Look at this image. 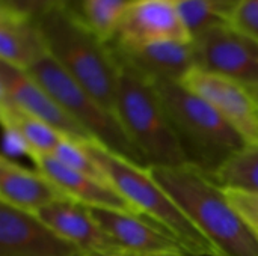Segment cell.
Listing matches in <instances>:
<instances>
[{
    "label": "cell",
    "mask_w": 258,
    "mask_h": 256,
    "mask_svg": "<svg viewBox=\"0 0 258 256\" xmlns=\"http://www.w3.org/2000/svg\"><path fill=\"white\" fill-rule=\"evenodd\" d=\"M116 59L119 74L115 113L133 145L150 167L190 164L151 80L118 56Z\"/></svg>",
    "instance_id": "obj_5"
},
{
    "label": "cell",
    "mask_w": 258,
    "mask_h": 256,
    "mask_svg": "<svg viewBox=\"0 0 258 256\" xmlns=\"http://www.w3.org/2000/svg\"><path fill=\"white\" fill-rule=\"evenodd\" d=\"M219 187L258 193V146H246L207 175Z\"/></svg>",
    "instance_id": "obj_20"
},
{
    "label": "cell",
    "mask_w": 258,
    "mask_h": 256,
    "mask_svg": "<svg viewBox=\"0 0 258 256\" xmlns=\"http://www.w3.org/2000/svg\"><path fill=\"white\" fill-rule=\"evenodd\" d=\"M172 2H175V3H178V2H184V0H172Z\"/></svg>",
    "instance_id": "obj_27"
},
{
    "label": "cell",
    "mask_w": 258,
    "mask_h": 256,
    "mask_svg": "<svg viewBox=\"0 0 258 256\" xmlns=\"http://www.w3.org/2000/svg\"><path fill=\"white\" fill-rule=\"evenodd\" d=\"M51 155L73 170H77V172L92 177L95 180L109 183L107 178L104 177L103 170L100 169V166L94 161V158L89 155L85 145L80 142H76L71 139H63Z\"/></svg>",
    "instance_id": "obj_22"
},
{
    "label": "cell",
    "mask_w": 258,
    "mask_h": 256,
    "mask_svg": "<svg viewBox=\"0 0 258 256\" xmlns=\"http://www.w3.org/2000/svg\"><path fill=\"white\" fill-rule=\"evenodd\" d=\"M150 80L163 103L190 164L210 175L234 154L246 148L239 133L204 98L180 81Z\"/></svg>",
    "instance_id": "obj_3"
},
{
    "label": "cell",
    "mask_w": 258,
    "mask_h": 256,
    "mask_svg": "<svg viewBox=\"0 0 258 256\" xmlns=\"http://www.w3.org/2000/svg\"><path fill=\"white\" fill-rule=\"evenodd\" d=\"M48 54L115 116L119 63L110 44L92 33L65 5L38 20Z\"/></svg>",
    "instance_id": "obj_2"
},
{
    "label": "cell",
    "mask_w": 258,
    "mask_h": 256,
    "mask_svg": "<svg viewBox=\"0 0 258 256\" xmlns=\"http://www.w3.org/2000/svg\"><path fill=\"white\" fill-rule=\"evenodd\" d=\"M60 237L77 246L85 255L128 253L92 216L91 208L74 201H59L38 213Z\"/></svg>",
    "instance_id": "obj_13"
},
{
    "label": "cell",
    "mask_w": 258,
    "mask_h": 256,
    "mask_svg": "<svg viewBox=\"0 0 258 256\" xmlns=\"http://www.w3.org/2000/svg\"><path fill=\"white\" fill-rule=\"evenodd\" d=\"M27 72L95 143L128 161L150 167L144 155L130 140L119 119L83 89L50 54L38 60Z\"/></svg>",
    "instance_id": "obj_6"
},
{
    "label": "cell",
    "mask_w": 258,
    "mask_h": 256,
    "mask_svg": "<svg viewBox=\"0 0 258 256\" xmlns=\"http://www.w3.org/2000/svg\"><path fill=\"white\" fill-rule=\"evenodd\" d=\"M0 256H85L38 214L0 202Z\"/></svg>",
    "instance_id": "obj_10"
},
{
    "label": "cell",
    "mask_w": 258,
    "mask_h": 256,
    "mask_svg": "<svg viewBox=\"0 0 258 256\" xmlns=\"http://www.w3.org/2000/svg\"><path fill=\"white\" fill-rule=\"evenodd\" d=\"M2 131H3L2 157L14 160V161L18 157H29L32 161L33 151H32L30 145L27 143V140L23 137V134L17 128H14L12 125H8V124H2Z\"/></svg>",
    "instance_id": "obj_25"
},
{
    "label": "cell",
    "mask_w": 258,
    "mask_h": 256,
    "mask_svg": "<svg viewBox=\"0 0 258 256\" xmlns=\"http://www.w3.org/2000/svg\"><path fill=\"white\" fill-rule=\"evenodd\" d=\"M47 54L38 20L0 6V60L29 71Z\"/></svg>",
    "instance_id": "obj_17"
},
{
    "label": "cell",
    "mask_w": 258,
    "mask_h": 256,
    "mask_svg": "<svg viewBox=\"0 0 258 256\" xmlns=\"http://www.w3.org/2000/svg\"><path fill=\"white\" fill-rule=\"evenodd\" d=\"M32 163L35 164V169L44 174L70 201L88 208L116 210L138 214L132 204L113 186L73 170L53 155L36 154L32 158Z\"/></svg>",
    "instance_id": "obj_14"
},
{
    "label": "cell",
    "mask_w": 258,
    "mask_h": 256,
    "mask_svg": "<svg viewBox=\"0 0 258 256\" xmlns=\"http://www.w3.org/2000/svg\"><path fill=\"white\" fill-rule=\"evenodd\" d=\"M0 121L2 124L12 125L23 134L33 151V157L36 154L51 155L59 143L67 139L45 122L6 103H0Z\"/></svg>",
    "instance_id": "obj_19"
},
{
    "label": "cell",
    "mask_w": 258,
    "mask_h": 256,
    "mask_svg": "<svg viewBox=\"0 0 258 256\" xmlns=\"http://www.w3.org/2000/svg\"><path fill=\"white\" fill-rule=\"evenodd\" d=\"M0 103L15 106L45 122L63 137L89 143L91 136L54 101V98L27 72L0 60ZM95 143V142H94Z\"/></svg>",
    "instance_id": "obj_9"
},
{
    "label": "cell",
    "mask_w": 258,
    "mask_h": 256,
    "mask_svg": "<svg viewBox=\"0 0 258 256\" xmlns=\"http://www.w3.org/2000/svg\"><path fill=\"white\" fill-rule=\"evenodd\" d=\"M159 41H194L177 3L172 0H130L110 44L139 45Z\"/></svg>",
    "instance_id": "obj_11"
},
{
    "label": "cell",
    "mask_w": 258,
    "mask_h": 256,
    "mask_svg": "<svg viewBox=\"0 0 258 256\" xmlns=\"http://www.w3.org/2000/svg\"><path fill=\"white\" fill-rule=\"evenodd\" d=\"M228 26L258 42V0H239Z\"/></svg>",
    "instance_id": "obj_24"
},
{
    "label": "cell",
    "mask_w": 258,
    "mask_h": 256,
    "mask_svg": "<svg viewBox=\"0 0 258 256\" xmlns=\"http://www.w3.org/2000/svg\"><path fill=\"white\" fill-rule=\"evenodd\" d=\"M115 54L150 78H181L197 66L194 41H159L139 45L110 44Z\"/></svg>",
    "instance_id": "obj_15"
},
{
    "label": "cell",
    "mask_w": 258,
    "mask_h": 256,
    "mask_svg": "<svg viewBox=\"0 0 258 256\" xmlns=\"http://www.w3.org/2000/svg\"><path fill=\"white\" fill-rule=\"evenodd\" d=\"M180 83L210 103L246 146H258V88L198 66Z\"/></svg>",
    "instance_id": "obj_7"
},
{
    "label": "cell",
    "mask_w": 258,
    "mask_h": 256,
    "mask_svg": "<svg viewBox=\"0 0 258 256\" xmlns=\"http://www.w3.org/2000/svg\"><path fill=\"white\" fill-rule=\"evenodd\" d=\"M67 198L39 170H30L14 160L0 157V202L38 214Z\"/></svg>",
    "instance_id": "obj_16"
},
{
    "label": "cell",
    "mask_w": 258,
    "mask_h": 256,
    "mask_svg": "<svg viewBox=\"0 0 258 256\" xmlns=\"http://www.w3.org/2000/svg\"><path fill=\"white\" fill-rule=\"evenodd\" d=\"M85 256H139V255H133V253H125V255H85Z\"/></svg>",
    "instance_id": "obj_26"
},
{
    "label": "cell",
    "mask_w": 258,
    "mask_h": 256,
    "mask_svg": "<svg viewBox=\"0 0 258 256\" xmlns=\"http://www.w3.org/2000/svg\"><path fill=\"white\" fill-rule=\"evenodd\" d=\"M130 0H67L65 6L101 41L110 44Z\"/></svg>",
    "instance_id": "obj_18"
},
{
    "label": "cell",
    "mask_w": 258,
    "mask_h": 256,
    "mask_svg": "<svg viewBox=\"0 0 258 256\" xmlns=\"http://www.w3.org/2000/svg\"><path fill=\"white\" fill-rule=\"evenodd\" d=\"M195 63L258 88V42L228 24L213 26L194 38Z\"/></svg>",
    "instance_id": "obj_8"
},
{
    "label": "cell",
    "mask_w": 258,
    "mask_h": 256,
    "mask_svg": "<svg viewBox=\"0 0 258 256\" xmlns=\"http://www.w3.org/2000/svg\"><path fill=\"white\" fill-rule=\"evenodd\" d=\"M148 169L221 256H258V240L230 205L222 187L201 169L194 164Z\"/></svg>",
    "instance_id": "obj_1"
},
{
    "label": "cell",
    "mask_w": 258,
    "mask_h": 256,
    "mask_svg": "<svg viewBox=\"0 0 258 256\" xmlns=\"http://www.w3.org/2000/svg\"><path fill=\"white\" fill-rule=\"evenodd\" d=\"M239 0H184L178 2V12L192 38L204 30L228 24Z\"/></svg>",
    "instance_id": "obj_21"
},
{
    "label": "cell",
    "mask_w": 258,
    "mask_h": 256,
    "mask_svg": "<svg viewBox=\"0 0 258 256\" xmlns=\"http://www.w3.org/2000/svg\"><path fill=\"white\" fill-rule=\"evenodd\" d=\"M222 190L230 205L236 210V213L258 240V193L224 187Z\"/></svg>",
    "instance_id": "obj_23"
},
{
    "label": "cell",
    "mask_w": 258,
    "mask_h": 256,
    "mask_svg": "<svg viewBox=\"0 0 258 256\" xmlns=\"http://www.w3.org/2000/svg\"><path fill=\"white\" fill-rule=\"evenodd\" d=\"M98 223L128 252L139 256H190L162 226L133 213L91 208Z\"/></svg>",
    "instance_id": "obj_12"
},
{
    "label": "cell",
    "mask_w": 258,
    "mask_h": 256,
    "mask_svg": "<svg viewBox=\"0 0 258 256\" xmlns=\"http://www.w3.org/2000/svg\"><path fill=\"white\" fill-rule=\"evenodd\" d=\"M83 145L107 181L132 204L139 216L174 235L190 256H221L178 204L151 177L148 167L128 161L98 143Z\"/></svg>",
    "instance_id": "obj_4"
}]
</instances>
